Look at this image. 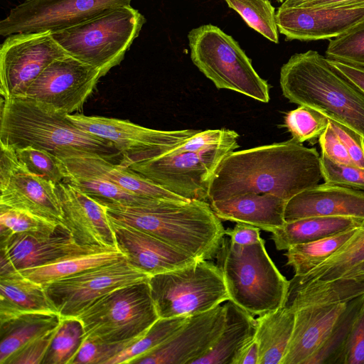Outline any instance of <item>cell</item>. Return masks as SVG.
Wrapping results in <instances>:
<instances>
[{"label":"cell","mask_w":364,"mask_h":364,"mask_svg":"<svg viewBox=\"0 0 364 364\" xmlns=\"http://www.w3.org/2000/svg\"><path fill=\"white\" fill-rule=\"evenodd\" d=\"M0 144L14 149L33 146L57 157L75 151L119 164L122 161L120 152L111 141L82 130L68 114L26 97L2 100Z\"/></svg>","instance_id":"cell-3"},{"label":"cell","mask_w":364,"mask_h":364,"mask_svg":"<svg viewBox=\"0 0 364 364\" xmlns=\"http://www.w3.org/2000/svg\"><path fill=\"white\" fill-rule=\"evenodd\" d=\"M329 124L346 146L354 164L364 169V139L350 128L329 119Z\"/></svg>","instance_id":"cell-48"},{"label":"cell","mask_w":364,"mask_h":364,"mask_svg":"<svg viewBox=\"0 0 364 364\" xmlns=\"http://www.w3.org/2000/svg\"><path fill=\"white\" fill-rule=\"evenodd\" d=\"M145 21L131 5L121 6L52 35L68 55L96 68L102 77L120 64Z\"/></svg>","instance_id":"cell-6"},{"label":"cell","mask_w":364,"mask_h":364,"mask_svg":"<svg viewBox=\"0 0 364 364\" xmlns=\"http://www.w3.org/2000/svg\"><path fill=\"white\" fill-rule=\"evenodd\" d=\"M132 0H26L0 21V35L55 32L94 18Z\"/></svg>","instance_id":"cell-14"},{"label":"cell","mask_w":364,"mask_h":364,"mask_svg":"<svg viewBox=\"0 0 364 364\" xmlns=\"http://www.w3.org/2000/svg\"><path fill=\"white\" fill-rule=\"evenodd\" d=\"M31 312H57L46 290L18 271L0 276V322Z\"/></svg>","instance_id":"cell-28"},{"label":"cell","mask_w":364,"mask_h":364,"mask_svg":"<svg viewBox=\"0 0 364 364\" xmlns=\"http://www.w3.org/2000/svg\"><path fill=\"white\" fill-rule=\"evenodd\" d=\"M141 337L126 342L111 343L86 336L70 364H107Z\"/></svg>","instance_id":"cell-43"},{"label":"cell","mask_w":364,"mask_h":364,"mask_svg":"<svg viewBox=\"0 0 364 364\" xmlns=\"http://www.w3.org/2000/svg\"><path fill=\"white\" fill-rule=\"evenodd\" d=\"M63 224L82 246L117 248L106 208L70 183L56 184Z\"/></svg>","instance_id":"cell-19"},{"label":"cell","mask_w":364,"mask_h":364,"mask_svg":"<svg viewBox=\"0 0 364 364\" xmlns=\"http://www.w3.org/2000/svg\"><path fill=\"white\" fill-rule=\"evenodd\" d=\"M61 319L58 312H31L0 322V364L28 343L56 329Z\"/></svg>","instance_id":"cell-29"},{"label":"cell","mask_w":364,"mask_h":364,"mask_svg":"<svg viewBox=\"0 0 364 364\" xmlns=\"http://www.w3.org/2000/svg\"><path fill=\"white\" fill-rule=\"evenodd\" d=\"M284 6L364 7V0H284Z\"/></svg>","instance_id":"cell-51"},{"label":"cell","mask_w":364,"mask_h":364,"mask_svg":"<svg viewBox=\"0 0 364 364\" xmlns=\"http://www.w3.org/2000/svg\"><path fill=\"white\" fill-rule=\"evenodd\" d=\"M318 142L322 155L338 164L355 166L343 143L329 124V121L327 127L319 136Z\"/></svg>","instance_id":"cell-49"},{"label":"cell","mask_w":364,"mask_h":364,"mask_svg":"<svg viewBox=\"0 0 364 364\" xmlns=\"http://www.w3.org/2000/svg\"><path fill=\"white\" fill-rule=\"evenodd\" d=\"M231 242L237 245L246 246L259 242L260 229L252 225L236 223L232 229H227L225 232Z\"/></svg>","instance_id":"cell-50"},{"label":"cell","mask_w":364,"mask_h":364,"mask_svg":"<svg viewBox=\"0 0 364 364\" xmlns=\"http://www.w3.org/2000/svg\"><path fill=\"white\" fill-rule=\"evenodd\" d=\"M58 226L26 211L0 205L1 237L16 233L50 235Z\"/></svg>","instance_id":"cell-42"},{"label":"cell","mask_w":364,"mask_h":364,"mask_svg":"<svg viewBox=\"0 0 364 364\" xmlns=\"http://www.w3.org/2000/svg\"><path fill=\"white\" fill-rule=\"evenodd\" d=\"M101 203L110 220L147 232L196 259L216 257L225 235L208 201L166 200L149 206Z\"/></svg>","instance_id":"cell-2"},{"label":"cell","mask_w":364,"mask_h":364,"mask_svg":"<svg viewBox=\"0 0 364 364\" xmlns=\"http://www.w3.org/2000/svg\"><path fill=\"white\" fill-rule=\"evenodd\" d=\"M321 156L292 138L229 153L213 174L210 202L246 193L271 194L287 201L318 184Z\"/></svg>","instance_id":"cell-1"},{"label":"cell","mask_w":364,"mask_h":364,"mask_svg":"<svg viewBox=\"0 0 364 364\" xmlns=\"http://www.w3.org/2000/svg\"><path fill=\"white\" fill-rule=\"evenodd\" d=\"M258 362L259 348L254 337L238 350L232 364H258Z\"/></svg>","instance_id":"cell-52"},{"label":"cell","mask_w":364,"mask_h":364,"mask_svg":"<svg viewBox=\"0 0 364 364\" xmlns=\"http://www.w3.org/2000/svg\"><path fill=\"white\" fill-rule=\"evenodd\" d=\"M321 166L325 183L364 192V169L334 162L324 155Z\"/></svg>","instance_id":"cell-44"},{"label":"cell","mask_w":364,"mask_h":364,"mask_svg":"<svg viewBox=\"0 0 364 364\" xmlns=\"http://www.w3.org/2000/svg\"><path fill=\"white\" fill-rule=\"evenodd\" d=\"M149 276L124 257L112 262L60 279L43 286L61 317H77L99 298L129 284L148 281Z\"/></svg>","instance_id":"cell-12"},{"label":"cell","mask_w":364,"mask_h":364,"mask_svg":"<svg viewBox=\"0 0 364 364\" xmlns=\"http://www.w3.org/2000/svg\"><path fill=\"white\" fill-rule=\"evenodd\" d=\"M315 216L364 219V192L324 183L298 193L286 204V221Z\"/></svg>","instance_id":"cell-23"},{"label":"cell","mask_w":364,"mask_h":364,"mask_svg":"<svg viewBox=\"0 0 364 364\" xmlns=\"http://www.w3.org/2000/svg\"><path fill=\"white\" fill-rule=\"evenodd\" d=\"M77 317L82 323L86 336L111 343L142 336L159 318L149 280L109 292Z\"/></svg>","instance_id":"cell-9"},{"label":"cell","mask_w":364,"mask_h":364,"mask_svg":"<svg viewBox=\"0 0 364 364\" xmlns=\"http://www.w3.org/2000/svg\"><path fill=\"white\" fill-rule=\"evenodd\" d=\"M277 1L282 3L284 0H277Z\"/></svg>","instance_id":"cell-55"},{"label":"cell","mask_w":364,"mask_h":364,"mask_svg":"<svg viewBox=\"0 0 364 364\" xmlns=\"http://www.w3.org/2000/svg\"><path fill=\"white\" fill-rule=\"evenodd\" d=\"M65 181L101 203L128 206H149L166 200L148 198L131 193L109 181L90 174L68 173Z\"/></svg>","instance_id":"cell-35"},{"label":"cell","mask_w":364,"mask_h":364,"mask_svg":"<svg viewBox=\"0 0 364 364\" xmlns=\"http://www.w3.org/2000/svg\"><path fill=\"white\" fill-rule=\"evenodd\" d=\"M14 150L18 159L31 173L55 185L67 178L68 173L65 165L52 153L33 146Z\"/></svg>","instance_id":"cell-40"},{"label":"cell","mask_w":364,"mask_h":364,"mask_svg":"<svg viewBox=\"0 0 364 364\" xmlns=\"http://www.w3.org/2000/svg\"><path fill=\"white\" fill-rule=\"evenodd\" d=\"M287 203L271 194L246 193L210 204L221 220L246 223L272 232L285 223Z\"/></svg>","instance_id":"cell-25"},{"label":"cell","mask_w":364,"mask_h":364,"mask_svg":"<svg viewBox=\"0 0 364 364\" xmlns=\"http://www.w3.org/2000/svg\"><path fill=\"white\" fill-rule=\"evenodd\" d=\"M282 95L339 122L364 139V92L315 50L296 53L280 71Z\"/></svg>","instance_id":"cell-4"},{"label":"cell","mask_w":364,"mask_h":364,"mask_svg":"<svg viewBox=\"0 0 364 364\" xmlns=\"http://www.w3.org/2000/svg\"><path fill=\"white\" fill-rule=\"evenodd\" d=\"M265 242L246 246L223 238L217 253L230 300L253 316H261L282 306L289 281L269 256Z\"/></svg>","instance_id":"cell-5"},{"label":"cell","mask_w":364,"mask_h":364,"mask_svg":"<svg viewBox=\"0 0 364 364\" xmlns=\"http://www.w3.org/2000/svg\"><path fill=\"white\" fill-rule=\"evenodd\" d=\"M124 257L117 248L106 249L95 252L67 257L48 264L18 272L26 278L45 286L55 280L71 277Z\"/></svg>","instance_id":"cell-31"},{"label":"cell","mask_w":364,"mask_h":364,"mask_svg":"<svg viewBox=\"0 0 364 364\" xmlns=\"http://www.w3.org/2000/svg\"><path fill=\"white\" fill-rule=\"evenodd\" d=\"M239 135L234 130L228 129L199 130L170 152L200 151L224 143L238 140Z\"/></svg>","instance_id":"cell-45"},{"label":"cell","mask_w":364,"mask_h":364,"mask_svg":"<svg viewBox=\"0 0 364 364\" xmlns=\"http://www.w3.org/2000/svg\"><path fill=\"white\" fill-rule=\"evenodd\" d=\"M222 332L212 347L193 364H232L238 350L255 337L256 318L232 301L225 303Z\"/></svg>","instance_id":"cell-27"},{"label":"cell","mask_w":364,"mask_h":364,"mask_svg":"<svg viewBox=\"0 0 364 364\" xmlns=\"http://www.w3.org/2000/svg\"><path fill=\"white\" fill-rule=\"evenodd\" d=\"M58 158L65 165L67 173H81L98 176L115 183L131 193L144 198L188 200L162 188L129 167L95 154L74 151Z\"/></svg>","instance_id":"cell-22"},{"label":"cell","mask_w":364,"mask_h":364,"mask_svg":"<svg viewBox=\"0 0 364 364\" xmlns=\"http://www.w3.org/2000/svg\"><path fill=\"white\" fill-rule=\"evenodd\" d=\"M364 261V225L338 251L316 268L289 281V287L336 280Z\"/></svg>","instance_id":"cell-32"},{"label":"cell","mask_w":364,"mask_h":364,"mask_svg":"<svg viewBox=\"0 0 364 364\" xmlns=\"http://www.w3.org/2000/svg\"><path fill=\"white\" fill-rule=\"evenodd\" d=\"M246 23L267 38L278 43V27L274 8L269 0H225Z\"/></svg>","instance_id":"cell-38"},{"label":"cell","mask_w":364,"mask_h":364,"mask_svg":"<svg viewBox=\"0 0 364 364\" xmlns=\"http://www.w3.org/2000/svg\"><path fill=\"white\" fill-rule=\"evenodd\" d=\"M346 304L343 301L296 309L293 333L282 364H304L326 341Z\"/></svg>","instance_id":"cell-24"},{"label":"cell","mask_w":364,"mask_h":364,"mask_svg":"<svg viewBox=\"0 0 364 364\" xmlns=\"http://www.w3.org/2000/svg\"><path fill=\"white\" fill-rule=\"evenodd\" d=\"M109 220L117 249L131 265L149 277L198 260L147 232Z\"/></svg>","instance_id":"cell-21"},{"label":"cell","mask_w":364,"mask_h":364,"mask_svg":"<svg viewBox=\"0 0 364 364\" xmlns=\"http://www.w3.org/2000/svg\"><path fill=\"white\" fill-rule=\"evenodd\" d=\"M279 31L289 40L330 39L364 21V7H306L281 5Z\"/></svg>","instance_id":"cell-18"},{"label":"cell","mask_w":364,"mask_h":364,"mask_svg":"<svg viewBox=\"0 0 364 364\" xmlns=\"http://www.w3.org/2000/svg\"><path fill=\"white\" fill-rule=\"evenodd\" d=\"M106 249L77 244L65 226L50 235L16 233L1 237V255L16 271L41 267L76 255Z\"/></svg>","instance_id":"cell-20"},{"label":"cell","mask_w":364,"mask_h":364,"mask_svg":"<svg viewBox=\"0 0 364 364\" xmlns=\"http://www.w3.org/2000/svg\"><path fill=\"white\" fill-rule=\"evenodd\" d=\"M364 225V219L344 216H315L286 221L272 232L277 250L331 236Z\"/></svg>","instance_id":"cell-26"},{"label":"cell","mask_w":364,"mask_h":364,"mask_svg":"<svg viewBox=\"0 0 364 364\" xmlns=\"http://www.w3.org/2000/svg\"><path fill=\"white\" fill-rule=\"evenodd\" d=\"M237 147V140H235L200 151H169L128 167L186 199L208 201L210 181L218 166Z\"/></svg>","instance_id":"cell-10"},{"label":"cell","mask_w":364,"mask_h":364,"mask_svg":"<svg viewBox=\"0 0 364 364\" xmlns=\"http://www.w3.org/2000/svg\"><path fill=\"white\" fill-rule=\"evenodd\" d=\"M295 312L283 305L258 316L255 338L259 348L258 364H282L293 333Z\"/></svg>","instance_id":"cell-30"},{"label":"cell","mask_w":364,"mask_h":364,"mask_svg":"<svg viewBox=\"0 0 364 364\" xmlns=\"http://www.w3.org/2000/svg\"><path fill=\"white\" fill-rule=\"evenodd\" d=\"M0 145V205L64 226L56 185L29 171L14 149Z\"/></svg>","instance_id":"cell-16"},{"label":"cell","mask_w":364,"mask_h":364,"mask_svg":"<svg viewBox=\"0 0 364 364\" xmlns=\"http://www.w3.org/2000/svg\"><path fill=\"white\" fill-rule=\"evenodd\" d=\"M343 364H364V303L348 338Z\"/></svg>","instance_id":"cell-47"},{"label":"cell","mask_w":364,"mask_h":364,"mask_svg":"<svg viewBox=\"0 0 364 364\" xmlns=\"http://www.w3.org/2000/svg\"><path fill=\"white\" fill-rule=\"evenodd\" d=\"M329 119L318 111L299 105L287 112L284 117V126L291 133L292 139L303 143L319 138L328 124Z\"/></svg>","instance_id":"cell-41"},{"label":"cell","mask_w":364,"mask_h":364,"mask_svg":"<svg viewBox=\"0 0 364 364\" xmlns=\"http://www.w3.org/2000/svg\"><path fill=\"white\" fill-rule=\"evenodd\" d=\"M363 303L364 294L347 301L326 341L304 364H343L348 338Z\"/></svg>","instance_id":"cell-34"},{"label":"cell","mask_w":364,"mask_h":364,"mask_svg":"<svg viewBox=\"0 0 364 364\" xmlns=\"http://www.w3.org/2000/svg\"><path fill=\"white\" fill-rule=\"evenodd\" d=\"M85 337L77 317H62L42 364H70Z\"/></svg>","instance_id":"cell-37"},{"label":"cell","mask_w":364,"mask_h":364,"mask_svg":"<svg viewBox=\"0 0 364 364\" xmlns=\"http://www.w3.org/2000/svg\"><path fill=\"white\" fill-rule=\"evenodd\" d=\"M360 228L289 247L284 253L287 264L293 268L296 277L307 274L338 251Z\"/></svg>","instance_id":"cell-33"},{"label":"cell","mask_w":364,"mask_h":364,"mask_svg":"<svg viewBox=\"0 0 364 364\" xmlns=\"http://www.w3.org/2000/svg\"><path fill=\"white\" fill-rule=\"evenodd\" d=\"M225 304L189 316L164 343L138 358L132 364H193L214 344L222 332Z\"/></svg>","instance_id":"cell-17"},{"label":"cell","mask_w":364,"mask_h":364,"mask_svg":"<svg viewBox=\"0 0 364 364\" xmlns=\"http://www.w3.org/2000/svg\"><path fill=\"white\" fill-rule=\"evenodd\" d=\"M57 328L24 346L5 364H42Z\"/></svg>","instance_id":"cell-46"},{"label":"cell","mask_w":364,"mask_h":364,"mask_svg":"<svg viewBox=\"0 0 364 364\" xmlns=\"http://www.w3.org/2000/svg\"><path fill=\"white\" fill-rule=\"evenodd\" d=\"M340 278L346 280L357 294H363L364 261L354 266Z\"/></svg>","instance_id":"cell-53"},{"label":"cell","mask_w":364,"mask_h":364,"mask_svg":"<svg viewBox=\"0 0 364 364\" xmlns=\"http://www.w3.org/2000/svg\"><path fill=\"white\" fill-rule=\"evenodd\" d=\"M193 64L218 89H226L267 103L269 86L239 44L218 27L208 24L188 36Z\"/></svg>","instance_id":"cell-7"},{"label":"cell","mask_w":364,"mask_h":364,"mask_svg":"<svg viewBox=\"0 0 364 364\" xmlns=\"http://www.w3.org/2000/svg\"><path fill=\"white\" fill-rule=\"evenodd\" d=\"M101 77L98 70L67 54L50 63L23 97L71 114L81 109Z\"/></svg>","instance_id":"cell-15"},{"label":"cell","mask_w":364,"mask_h":364,"mask_svg":"<svg viewBox=\"0 0 364 364\" xmlns=\"http://www.w3.org/2000/svg\"><path fill=\"white\" fill-rule=\"evenodd\" d=\"M67 54L51 32L6 36L0 48V93L3 99L23 97L50 63Z\"/></svg>","instance_id":"cell-13"},{"label":"cell","mask_w":364,"mask_h":364,"mask_svg":"<svg viewBox=\"0 0 364 364\" xmlns=\"http://www.w3.org/2000/svg\"><path fill=\"white\" fill-rule=\"evenodd\" d=\"M189 316L159 318L134 343L112 358L107 364L131 363L167 341Z\"/></svg>","instance_id":"cell-36"},{"label":"cell","mask_w":364,"mask_h":364,"mask_svg":"<svg viewBox=\"0 0 364 364\" xmlns=\"http://www.w3.org/2000/svg\"><path fill=\"white\" fill-rule=\"evenodd\" d=\"M326 58L364 69V21L330 40Z\"/></svg>","instance_id":"cell-39"},{"label":"cell","mask_w":364,"mask_h":364,"mask_svg":"<svg viewBox=\"0 0 364 364\" xmlns=\"http://www.w3.org/2000/svg\"><path fill=\"white\" fill-rule=\"evenodd\" d=\"M149 284L159 318L196 315L230 300L222 271L206 259L151 276Z\"/></svg>","instance_id":"cell-8"},{"label":"cell","mask_w":364,"mask_h":364,"mask_svg":"<svg viewBox=\"0 0 364 364\" xmlns=\"http://www.w3.org/2000/svg\"><path fill=\"white\" fill-rule=\"evenodd\" d=\"M330 63L364 92V69L355 68L338 61L329 60Z\"/></svg>","instance_id":"cell-54"},{"label":"cell","mask_w":364,"mask_h":364,"mask_svg":"<svg viewBox=\"0 0 364 364\" xmlns=\"http://www.w3.org/2000/svg\"><path fill=\"white\" fill-rule=\"evenodd\" d=\"M75 125L111 141L122 155L120 165L129 166L166 154L199 130H159L128 120L82 114H68Z\"/></svg>","instance_id":"cell-11"}]
</instances>
